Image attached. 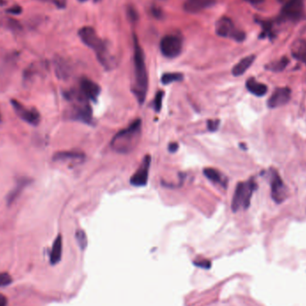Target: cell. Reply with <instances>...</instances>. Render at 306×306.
<instances>
[{
	"label": "cell",
	"mask_w": 306,
	"mask_h": 306,
	"mask_svg": "<svg viewBox=\"0 0 306 306\" xmlns=\"http://www.w3.org/2000/svg\"><path fill=\"white\" fill-rule=\"evenodd\" d=\"M292 56L306 65V41L298 40L294 42L291 48Z\"/></svg>",
	"instance_id": "cell-19"
},
{
	"label": "cell",
	"mask_w": 306,
	"mask_h": 306,
	"mask_svg": "<svg viewBox=\"0 0 306 306\" xmlns=\"http://www.w3.org/2000/svg\"><path fill=\"white\" fill-rule=\"evenodd\" d=\"M259 23L262 27V31L260 35V38L265 39L268 37L271 40L275 36L274 32H273V29H272V24L270 22H266V21H259Z\"/></svg>",
	"instance_id": "cell-23"
},
{
	"label": "cell",
	"mask_w": 306,
	"mask_h": 306,
	"mask_svg": "<svg viewBox=\"0 0 306 306\" xmlns=\"http://www.w3.org/2000/svg\"><path fill=\"white\" fill-rule=\"evenodd\" d=\"M207 126H208V129L211 132H214L216 130L218 129V126H219V120L218 119H215V120H209L208 123H207Z\"/></svg>",
	"instance_id": "cell-31"
},
{
	"label": "cell",
	"mask_w": 306,
	"mask_h": 306,
	"mask_svg": "<svg viewBox=\"0 0 306 306\" xmlns=\"http://www.w3.org/2000/svg\"><path fill=\"white\" fill-rule=\"evenodd\" d=\"M254 60H255V56H253V55L248 56V57H245V58L241 59L233 67V69H232L233 76H240L242 75H244L249 69V67L253 65Z\"/></svg>",
	"instance_id": "cell-18"
},
{
	"label": "cell",
	"mask_w": 306,
	"mask_h": 306,
	"mask_svg": "<svg viewBox=\"0 0 306 306\" xmlns=\"http://www.w3.org/2000/svg\"><path fill=\"white\" fill-rule=\"evenodd\" d=\"M78 36L87 47L92 48L102 66L107 70H110L116 66V59L112 56L106 42L97 34L92 27L85 26L78 31Z\"/></svg>",
	"instance_id": "cell-1"
},
{
	"label": "cell",
	"mask_w": 306,
	"mask_h": 306,
	"mask_svg": "<svg viewBox=\"0 0 306 306\" xmlns=\"http://www.w3.org/2000/svg\"><path fill=\"white\" fill-rule=\"evenodd\" d=\"M134 64L136 82L133 86V92L137 100L142 104L147 94L148 74L144 53L136 34L134 35Z\"/></svg>",
	"instance_id": "cell-2"
},
{
	"label": "cell",
	"mask_w": 306,
	"mask_h": 306,
	"mask_svg": "<svg viewBox=\"0 0 306 306\" xmlns=\"http://www.w3.org/2000/svg\"><path fill=\"white\" fill-rule=\"evenodd\" d=\"M205 263H210L209 261H207V260H201L200 262L199 261H196L195 262V265H197V266H200L201 268H207L206 266H205Z\"/></svg>",
	"instance_id": "cell-35"
},
{
	"label": "cell",
	"mask_w": 306,
	"mask_h": 306,
	"mask_svg": "<svg viewBox=\"0 0 306 306\" xmlns=\"http://www.w3.org/2000/svg\"><path fill=\"white\" fill-rule=\"evenodd\" d=\"M54 66L56 71V76L59 79L65 80L71 75V66L65 59L61 57H56L54 59Z\"/></svg>",
	"instance_id": "cell-16"
},
{
	"label": "cell",
	"mask_w": 306,
	"mask_h": 306,
	"mask_svg": "<svg viewBox=\"0 0 306 306\" xmlns=\"http://www.w3.org/2000/svg\"><path fill=\"white\" fill-rule=\"evenodd\" d=\"M7 299L4 294H0V306H6Z\"/></svg>",
	"instance_id": "cell-34"
},
{
	"label": "cell",
	"mask_w": 306,
	"mask_h": 306,
	"mask_svg": "<svg viewBox=\"0 0 306 306\" xmlns=\"http://www.w3.org/2000/svg\"><path fill=\"white\" fill-rule=\"evenodd\" d=\"M203 174H204V176L209 179V180H211L212 182L213 183H217V184H221L222 186H226L227 185V180H226V178L221 175V173L220 172H218V170H216V169H214V168H205L204 170H203Z\"/></svg>",
	"instance_id": "cell-21"
},
{
	"label": "cell",
	"mask_w": 306,
	"mask_h": 306,
	"mask_svg": "<svg viewBox=\"0 0 306 306\" xmlns=\"http://www.w3.org/2000/svg\"><path fill=\"white\" fill-rule=\"evenodd\" d=\"M271 171V196L276 202L280 203L287 197V188L277 172Z\"/></svg>",
	"instance_id": "cell-10"
},
{
	"label": "cell",
	"mask_w": 306,
	"mask_h": 306,
	"mask_svg": "<svg viewBox=\"0 0 306 306\" xmlns=\"http://www.w3.org/2000/svg\"><path fill=\"white\" fill-rule=\"evenodd\" d=\"M84 159V154L79 152H59L53 156V160L56 162H65L73 164L82 163Z\"/></svg>",
	"instance_id": "cell-13"
},
{
	"label": "cell",
	"mask_w": 306,
	"mask_h": 306,
	"mask_svg": "<svg viewBox=\"0 0 306 306\" xmlns=\"http://www.w3.org/2000/svg\"><path fill=\"white\" fill-rule=\"evenodd\" d=\"M291 98V90L288 87L277 88L268 100V105L270 107H281L289 102Z\"/></svg>",
	"instance_id": "cell-12"
},
{
	"label": "cell",
	"mask_w": 306,
	"mask_h": 306,
	"mask_svg": "<svg viewBox=\"0 0 306 306\" xmlns=\"http://www.w3.org/2000/svg\"><path fill=\"white\" fill-rule=\"evenodd\" d=\"M289 64V59L288 58H282L276 62L271 63L270 65H268L267 68L270 70L274 71V72H280V71L284 70Z\"/></svg>",
	"instance_id": "cell-24"
},
{
	"label": "cell",
	"mask_w": 306,
	"mask_h": 306,
	"mask_svg": "<svg viewBox=\"0 0 306 306\" xmlns=\"http://www.w3.org/2000/svg\"><path fill=\"white\" fill-rule=\"evenodd\" d=\"M80 92L87 100L96 101L101 92V88L98 83L84 77L80 81Z\"/></svg>",
	"instance_id": "cell-11"
},
{
	"label": "cell",
	"mask_w": 306,
	"mask_h": 306,
	"mask_svg": "<svg viewBox=\"0 0 306 306\" xmlns=\"http://www.w3.org/2000/svg\"><path fill=\"white\" fill-rule=\"evenodd\" d=\"M256 188L257 184L253 181V179H250L247 182L239 183L236 185V191L232 200L233 212H237L240 209H247L250 205L253 192Z\"/></svg>",
	"instance_id": "cell-4"
},
{
	"label": "cell",
	"mask_w": 306,
	"mask_h": 306,
	"mask_svg": "<svg viewBox=\"0 0 306 306\" xmlns=\"http://www.w3.org/2000/svg\"><path fill=\"white\" fill-rule=\"evenodd\" d=\"M159 48L162 55L168 59H175L178 57L183 49V41L177 35H166L161 39Z\"/></svg>",
	"instance_id": "cell-7"
},
{
	"label": "cell",
	"mask_w": 306,
	"mask_h": 306,
	"mask_svg": "<svg viewBox=\"0 0 306 306\" xmlns=\"http://www.w3.org/2000/svg\"><path fill=\"white\" fill-rule=\"evenodd\" d=\"M62 249H63V240H62L61 235H59L56 237L51 251H50L49 260L51 264H58L60 261L62 257Z\"/></svg>",
	"instance_id": "cell-17"
},
{
	"label": "cell",
	"mask_w": 306,
	"mask_h": 306,
	"mask_svg": "<svg viewBox=\"0 0 306 306\" xmlns=\"http://www.w3.org/2000/svg\"><path fill=\"white\" fill-rule=\"evenodd\" d=\"M100 1H101V0H94L95 3H99Z\"/></svg>",
	"instance_id": "cell-38"
},
{
	"label": "cell",
	"mask_w": 306,
	"mask_h": 306,
	"mask_svg": "<svg viewBox=\"0 0 306 306\" xmlns=\"http://www.w3.org/2000/svg\"><path fill=\"white\" fill-rule=\"evenodd\" d=\"M78 1H79V2H82V3H83V2H86V1H88V0H78Z\"/></svg>",
	"instance_id": "cell-37"
},
{
	"label": "cell",
	"mask_w": 306,
	"mask_h": 306,
	"mask_svg": "<svg viewBox=\"0 0 306 306\" xmlns=\"http://www.w3.org/2000/svg\"><path fill=\"white\" fill-rule=\"evenodd\" d=\"M178 148H179L178 143H177V142H172V143H170V144L168 145V151L172 153H176L177 150H178Z\"/></svg>",
	"instance_id": "cell-33"
},
{
	"label": "cell",
	"mask_w": 306,
	"mask_h": 306,
	"mask_svg": "<svg viewBox=\"0 0 306 306\" xmlns=\"http://www.w3.org/2000/svg\"><path fill=\"white\" fill-rule=\"evenodd\" d=\"M183 79L184 76L181 73H167L161 77V83L168 85L175 82H180Z\"/></svg>",
	"instance_id": "cell-22"
},
{
	"label": "cell",
	"mask_w": 306,
	"mask_h": 306,
	"mask_svg": "<svg viewBox=\"0 0 306 306\" xmlns=\"http://www.w3.org/2000/svg\"><path fill=\"white\" fill-rule=\"evenodd\" d=\"M141 133V119H136L127 128L121 130L114 136L111 141V147L118 153L126 154L131 153L139 142Z\"/></svg>",
	"instance_id": "cell-3"
},
{
	"label": "cell",
	"mask_w": 306,
	"mask_h": 306,
	"mask_svg": "<svg viewBox=\"0 0 306 306\" xmlns=\"http://www.w3.org/2000/svg\"><path fill=\"white\" fill-rule=\"evenodd\" d=\"M151 162H152V157L150 155H146L143 158L140 168L137 169L136 173L134 174V176L130 179V183L132 185L136 187H141L147 184Z\"/></svg>",
	"instance_id": "cell-9"
},
{
	"label": "cell",
	"mask_w": 306,
	"mask_h": 306,
	"mask_svg": "<svg viewBox=\"0 0 306 306\" xmlns=\"http://www.w3.org/2000/svg\"><path fill=\"white\" fill-rule=\"evenodd\" d=\"M163 98H164V92H162V91H160L156 94L155 100H154V108H155L156 112L160 111L161 107H162Z\"/></svg>",
	"instance_id": "cell-26"
},
{
	"label": "cell",
	"mask_w": 306,
	"mask_h": 306,
	"mask_svg": "<svg viewBox=\"0 0 306 306\" xmlns=\"http://www.w3.org/2000/svg\"><path fill=\"white\" fill-rule=\"evenodd\" d=\"M7 26L10 29H12L13 31H20V30L22 29V25L20 24V23L16 20L12 19V18L7 19Z\"/></svg>",
	"instance_id": "cell-29"
},
{
	"label": "cell",
	"mask_w": 306,
	"mask_h": 306,
	"mask_svg": "<svg viewBox=\"0 0 306 306\" xmlns=\"http://www.w3.org/2000/svg\"><path fill=\"white\" fill-rule=\"evenodd\" d=\"M248 2H250L251 4H260L261 3L263 0H246Z\"/></svg>",
	"instance_id": "cell-36"
},
{
	"label": "cell",
	"mask_w": 306,
	"mask_h": 306,
	"mask_svg": "<svg viewBox=\"0 0 306 306\" xmlns=\"http://www.w3.org/2000/svg\"><path fill=\"white\" fill-rule=\"evenodd\" d=\"M40 1L53 4L54 6H57L59 9H64L67 4V0H40Z\"/></svg>",
	"instance_id": "cell-28"
},
{
	"label": "cell",
	"mask_w": 306,
	"mask_h": 306,
	"mask_svg": "<svg viewBox=\"0 0 306 306\" xmlns=\"http://www.w3.org/2000/svg\"><path fill=\"white\" fill-rule=\"evenodd\" d=\"M215 31L219 37L233 39L236 42H241L245 39V33L243 31L236 29L233 21L227 16L218 19L215 26Z\"/></svg>",
	"instance_id": "cell-5"
},
{
	"label": "cell",
	"mask_w": 306,
	"mask_h": 306,
	"mask_svg": "<svg viewBox=\"0 0 306 306\" xmlns=\"http://www.w3.org/2000/svg\"><path fill=\"white\" fill-rule=\"evenodd\" d=\"M1 121H2V118H1V113H0V124H1Z\"/></svg>",
	"instance_id": "cell-39"
},
{
	"label": "cell",
	"mask_w": 306,
	"mask_h": 306,
	"mask_svg": "<svg viewBox=\"0 0 306 306\" xmlns=\"http://www.w3.org/2000/svg\"><path fill=\"white\" fill-rule=\"evenodd\" d=\"M12 283V277L8 273H0V288L6 287Z\"/></svg>",
	"instance_id": "cell-27"
},
{
	"label": "cell",
	"mask_w": 306,
	"mask_h": 306,
	"mask_svg": "<svg viewBox=\"0 0 306 306\" xmlns=\"http://www.w3.org/2000/svg\"><path fill=\"white\" fill-rule=\"evenodd\" d=\"M216 1L217 0H186L184 8L186 12L195 14L213 6Z\"/></svg>",
	"instance_id": "cell-15"
},
{
	"label": "cell",
	"mask_w": 306,
	"mask_h": 306,
	"mask_svg": "<svg viewBox=\"0 0 306 306\" xmlns=\"http://www.w3.org/2000/svg\"><path fill=\"white\" fill-rule=\"evenodd\" d=\"M11 105L18 117L27 124L37 126L41 123V114L35 107H27L16 100H11Z\"/></svg>",
	"instance_id": "cell-8"
},
{
	"label": "cell",
	"mask_w": 306,
	"mask_h": 306,
	"mask_svg": "<svg viewBox=\"0 0 306 306\" xmlns=\"http://www.w3.org/2000/svg\"><path fill=\"white\" fill-rule=\"evenodd\" d=\"M127 15L132 22H136V20L138 19V14L136 12L134 6H130L127 8Z\"/></svg>",
	"instance_id": "cell-30"
},
{
	"label": "cell",
	"mask_w": 306,
	"mask_h": 306,
	"mask_svg": "<svg viewBox=\"0 0 306 306\" xmlns=\"http://www.w3.org/2000/svg\"><path fill=\"white\" fill-rule=\"evenodd\" d=\"M76 238L77 244H78L79 247L81 248V250H84L85 248L87 247L88 239H87V236L83 230H77L76 233Z\"/></svg>",
	"instance_id": "cell-25"
},
{
	"label": "cell",
	"mask_w": 306,
	"mask_h": 306,
	"mask_svg": "<svg viewBox=\"0 0 306 306\" xmlns=\"http://www.w3.org/2000/svg\"><path fill=\"white\" fill-rule=\"evenodd\" d=\"M31 182H32V180L30 179L29 177H21L16 182V184L15 185L12 191H10L9 194L6 196L7 205H11L15 200H17L18 197L23 193L24 188L27 185H29Z\"/></svg>",
	"instance_id": "cell-14"
},
{
	"label": "cell",
	"mask_w": 306,
	"mask_h": 306,
	"mask_svg": "<svg viewBox=\"0 0 306 306\" xmlns=\"http://www.w3.org/2000/svg\"><path fill=\"white\" fill-rule=\"evenodd\" d=\"M22 11H23V8L20 6H13L12 7L6 9V12L11 15H20Z\"/></svg>",
	"instance_id": "cell-32"
},
{
	"label": "cell",
	"mask_w": 306,
	"mask_h": 306,
	"mask_svg": "<svg viewBox=\"0 0 306 306\" xmlns=\"http://www.w3.org/2000/svg\"><path fill=\"white\" fill-rule=\"evenodd\" d=\"M305 15L304 0H289L281 9L279 20L283 22H296Z\"/></svg>",
	"instance_id": "cell-6"
},
{
	"label": "cell",
	"mask_w": 306,
	"mask_h": 306,
	"mask_svg": "<svg viewBox=\"0 0 306 306\" xmlns=\"http://www.w3.org/2000/svg\"><path fill=\"white\" fill-rule=\"evenodd\" d=\"M246 88L251 93H253V95H255L257 97L264 96L268 92V87L263 83L257 82L254 78L248 79L247 82H246Z\"/></svg>",
	"instance_id": "cell-20"
}]
</instances>
